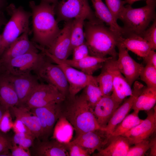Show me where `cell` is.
<instances>
[{
    "label": "cell",
    "instance_id": "1",
    "mask_svg": "<svg viewBox=\"0 0 156 156\" xmlns=\"http://www.w3.org/2000/svg\"><path fill=\"white\" fill-rule=\"evenodd\" d=\"M55 5L46 0L36 5L29 2L31 10L33 36L31 41L46 49L52 44L61 29L55 18Z\"/></svg>",
    "mask_w": 156,
    "mask_h": 156
},
{
    "label": "cell",
    "instance_id": "2",
    "mask_svg": "<svg viewBox=\"0 0 156 156\" xmlns=\"http://www.w3.org/2000/svg\"><path fill=\"white\" fill-rule=\"evenodd\" d=\"M84 31L89 55L100 57L109 55L116 58V47L121 36L99 20L84 22Z\"/></svg>",
    "mask_w": 156,
    "mask_h": 156
},
{
    "label": "cell",
    "instance_id": "3",
    "mask_svg": "<svg viewBox=\"0 0 156 156\" xmlns=\"http://www.w3.org/2000/svg\"><path fill=\"white\" fill-rule=\"evenodd\" d=\"M68 101L62 115L73 127L76 136L82 133L97 129L104 130L99 125L83 94L72 98Z\"/></svg>",
    "mask_w": 156,
    "mask_h": 156
},
{
    "label": "cell",
    "instance_id": "4",
    "mask_svg": "<svg viewBox=\"0 0 156 156\" xmlns=\"http://www.w3.org/2000/svg\"><path fill=\"white\" fill-rule=\"evenodd\" d=\"M146 2L145 6L140 8H133L130 5L125 6L119 19L124 24L123 36L129 34L140 36L156 19V0Z\"/></svg>",
    "mask_w": 156,
    "mask_h": 156
},
{
    "label": "cell",
    "instance_id": "5",
    "mask_svg": "<svg viewBox=\"0 0 156 156\" xmlns=\"http://www.w3.org/2000/svg\"><path fill=\"white\" fill-rule=\"evenodd\" d=\"M5 11L10 18L5 25L1 34L0 57L5 49L23 33L29 29V21L31 12L22 6L16 7L13 3L8 5Z\"/></svg>",
    "mask_w": 156,
    "mask_h": 156
},
{
    "label": "cell",
    "instance_id": "6",
    "mask_svg": "<svg viewBox=\"0 0 156 156\" xmlns=\"http://www.w3.org/2000/svg\"><path fill=\"white\" fill-rule=\"evenodd\" d=\"M47 57L42 51L28 52L0 62V73L16 75L35 73Z\"/></svg>",
    "mask_w": 156,
    "mask_h": 156
},
{
    "label": "cell",
    "instance_id": "7",
    "mask_svg": "<svg viewBox=\"0 0 156 156\" xmlns=\"http://www.w3.org/2000/svg\"><path fill=\"white\" fill-rule=\"evenodd\" d=\"M55 12L58 23L81 17L90 21L99 20L92 10L88 0H62L55 5Z\"/></svg>",
    "mask_w": 156,
    "mask_h": 156
},
{
    "label": "cell",
    "instance_id": "8",
    "mask_svg": "<svg viewBox=\"0 0 156 156\" xmlns=\"http://www.w3.org/2000/svg\"><path fill=\"white\" fill-rule=\"evenodd\" d=\"M56 64H53L47 56L35 73L39 80L55 86L66 98L68 96V84L63 70Z\"/></svg>",
    "mask_w": 156,
    "mask_h": 156
},
{
    "label": "cell",
    "instance_id": "9",
    "mask_svg": "<svg viewBox=\"0 0 156 156\" xmlns=\"http://www.w3.org/2000/svg\"><path fill=\"white\" fill-rule=\"evenodd\" d=\"M66 97L55 86L39 83L29 97L25 106L29 109L55 103H62Z\"/></svg>",
    "mask_w": 156,
    "mask_h": 156
},
{
    "label": "cell",
    "instance_id": "10",
    "mask_svg": "<svg viewBox=\"0 0 156 156\" xmlns=\"http://www.w3.org/2000/svg\"><path fill=\"white\" fill-rule=\"evenodd\" d=\"M62 103H55L30 109L40 120L42 132L40 140H48L52 136L55 125L62 114Z\"/></svg>",
    "mask_w": 156,
    "mask_h": 156
},
{
    "label": "cell",
    "instance_id": "11",
    "mask_svg": "<svg viewBox=\"0 0 156 156\" xmlns=\"http://www.w3.org/2000/svg\"><path fill=\"white\" fill-rule=\"evenodd\" d=\"M117 47L118 50V58L116 60L118 68L131 86L139 78L144 66L132 58L128 50L119 42Z\"/></svg>",
    "mask_w": 156,
    "mask_h": 156
},
{
    "label": "cell",
    "instance_id": "12",
    "mask_svg": "<svg viewBox=\"0 0 156 156\" xmlns=\"http://www.w3.org/2000/svg\"><path fill=\"white\" fill-rule=\"evenodd\" d=\"M147 116L140 124L122 135L128 140L130 145L142 140L148 139L156 129V106L147 111Z\"/></svg>",
    "mask_w": 156,
    "mask_h": 156
},
{
    "label": "cell",
    "instance_id": "13",
    "mask_svg": "<svg viewBox=\"0 0 156 156\" xmlns=\"http://www.w3.org/2000/svg\"><path fill=\"white\" fill-rule=\"evenodd\" d=\"M42 51L51 60L56 64H62L77 68L84 73L92 75L93 73L101 68L103 63L109 59V57H100L88 55L78 60L66 59L59 60L50 54L45 49Z\"/></svg>",
    "mask_w": 156,
    "mask_h": 156
},
{
    "label": "cell",
    "instance_id": "14",
    "mask_svg": "<svg viewBox=\"0 0 156 156\" xmlns=\"http://www.w3.org/2000/svg\"><path fill=\"white\" fill-rule=\"evenodd\" d=\"M73 19L65 21L63 28L47 51L56 58L67 59L72 53L70 34Z\"/></svg>",
    "mask_w": 156,
    "mask_h": 156
},
{
    "label": "cell",
    "instance_id": "15",
    "mask_svg": "<svg viewBox=\"0 0 156 156\" xmlns=\"http://www.w3.org/2000/svg\"><path fill=\"white\" fill-rule=\"evenodd\" d=\"M110 137L104 130L97 129L79 135L70 142L81 146L90 155L96 150L99 151L103 148Z\"/></svg>",
    "mask_w": 156,
    "mask_h": 156
},
{
    "label": "cell",
    "instance_id": "16",
    "mask_svg": "<svg viewBox=\"0 0 156 156\" xmlns=\"http://www.w3.org/2000/svg\"><path fill=\"white\" fill-rule=\"evenodd\" d=\"M4 73L12 83L17 94L19 100L17 106H25L31 93L39 83L38 77L31 73L19 75Z\"/></svg>",
    "mask_w": 156,
    "mask_h": 156
},
{
    "label": "cell",
    "instance_id": "17",
    "mask_svg": "<svg viewBox=\"0 0 156 156\" xmlns=\"http://www.w3.org/2000/svg\"><path fill=\"white\" fill-rule=\"evenodd\" d=\"M144 86L138 81L134 82L132 95L125 100L123 103L116 109L105 128L104 130L108 135L111 136L116 127L127 115L131 109L135 100L141 93Z\"/></svg>",
    "mask_w": 156,
    "mask_h": 156
},
{
    "label": "cell",
    "instance_id": "18",
    "mask_svg": "<svg viewBox=\"0 0 156 156\" xmlns=\"http://www.w3.org/2000/svg\"><path fill=\"white\" fill-rule=\"evenodd\" d=\"M57 64L63 70L68 84L67 97L75 96L94 78L92 75L86 74L72 67L62 64Z\"/></svg>",
    "mask_w": 156,
    "mask_h": 156
},
{
    "label": "cell",
    "instance_id": "19",
    "mask_svg": "<svg viewBox=\"0 0 156 156\" xmlns=\"http://www.w3.org/2000/svg\"><path fill=\"white\" fill-rule=\"evenodd\" d=\"M30 29L23 33L4 50L0 57V62L8 60L30 52H38L34 43L28 36Z\"/></svg>",
    "mask_w": 156,
    "mask_h": 156
},
{
    "label": "cell",
    "instance_id": "20",
    "mask_svg": "<svg viewBox=\"0 0 156 156\" xmlns=\"http://www.w3.org/2000/svg\"><path fill=\"white\" fill-rule=\"evenodd\" d=\"M120 105L111 95L103 96L94 107L93 114L99 125L104 130Z\"/></svg>",
    "mask_w": 156,
    "mask_h": 156
},
{
    "label": "cell",
    "instance_id": "21",
    "mask_svg": "<svg viewBox=\"0 0 156 156\" xmlns=\"http://www.w3.org/2000/svg\"><path fill=\"white\" fill-rule=\"evenodd\" d=\"M12 115L21 120L31 132L35 139L40 140L42 129L38 118L25 106H14L9 109Z\"/></svg>",
    "mask_w": 156,
    "mask_h": 156
},
{
    "label": "cell",
    "instance_id": "22",
    "mask_svg": "<svg viewBox=\"0 0 156 156\" xmlns=\"http://www.w3.org/2000/svg\"><path fill=\"white\" fill-rule=\"evenodd\" d=\"M34 144L32 155L35 156H69L66 144L52 139L51 140H38Z\"/></svg>",
    "mask_w": 156,
    "mask_h": 156
},
{
    "label": "cell",
    "instance_id": "23",
    "mask_svg": "<svg viewBox=\"0 0 156 156\" xmlns=\"http://www.w3.org/2000/svg\"><path fill=\"white\" fill-rule=\"evenodd\" d=\"M115 59L113 67L112 97L120 104L128 96L132 94L133 90L125 77L119 70Z\"/></svg>",
    "mask_w": 156,
    "mask_h": 156
},
{
    "label": "cell",
    "instance_id": "24",
    "mask_svg": "<svg viewBox=\"0 0 156 156\" xmlns=\"http://www.w3.org/2000/svg\"><path fill=\"white\" fill-rule=\"evenodd\" d=\"M0 104L6 110L19 104L18 97L13 84L6 74L0 73Z\"/></svg>",
    "mask_w": 156,
    "mask_h": 156
},
{
    "label": "cell",
    "instance_id": "25",
    "mask_svg": "<svg viewBox=\"0 0 156 156\" xmlns=\"http://www.w3.org/2000/svg\"><path fill=\"white\" fill-rule=\"evenodd\" d=\"M108 145L98 152L96 156H126L130 146L128 139L122 135L111 136Z\"/></svg>",
    "mask_w": 156,
    "mask_h": 156
},
{
    "label": "cell",
    "instance_id": "26",
    "mask_svg": "<svg viewBox=\"0 0 156 156\" xmlns=\"http://www.w3.org/2000/svg\"><path fill=\"white\" fill-rule=\"evenodd\" d=\"M119 42L127 50L143 58L151 50L147 42L139 35H126L121 37Z\"/></svg>",
    "mask_w": 156,
    "mask_h": 156
},
{
    "label": "cell",
    "instance_id": "27",
    "mask_svg": "<svg viewBox=\"0 0 156 156\" xmlns=\"http://www.w3.org/2000/svg\"><path fill=\"white\" fill-rule=\"evenodd\" d=\"M95 10L96 17L105 23L110 28L120 36L124 34L122 27L117 23L112 13L102 0H91Z\"/></svg>",
    "mask_w": 156,
    "mask_h": 156
},
{
    "label": "cell",
    "instance_id": "28",
    "mask_svg": "<svg viewBox=\"0 0 156 156\" xmlns=\"http://www.w3.org/2000/svg\"><path fill=\"white\" fill-rule=\"evenodd\" d=\"M116 58L112 57L105 61L101 68L100 74L95 76L103 96L111 95L113 89V67Z\"/></svg>",
    "mask_w": 156,
    "mask_h": 156
},
{
    "label": "cell",
    "instance_id": "29",
    "mask_svg": "<svg viewBox=\"0 0 156 156\" xmlns=\"http://www.w3.org/2000/svg\"><path fill=\"white\" fill-rule=\"evenodd\" d=\"M74 131L72 125L62 114L55 125L51 138L67 144L70 141Z\"/></svg>",
    "mask_w": 156,
    "mask_h": 156
},
{
    "label": "cell",
    "instance_id": "30",
    "mask_svg": "<svg viewBox=\"0 0 156 156\" xmlns=\"http://www.w3.org/2000/svg\"><path fill=\"white\" fill-rule=\"evenodd\" d=\"M156 102V88L144 86L135 100L131 109L133 111H148L153 108Z\"/></svg>",
    "mask_w": 156,
    "mask_h": 156
},
{
    "label": "cell",
    "instance_id": "31",
    "mask_svg": "<svg viewBox=\"0 0 156 156\" xmlns=\"http://www.w3.org/2000/svg\"><path fill=\"white\" fill-rule=\"evenodd\" d=\"M139 111H134L127 115L114 129L111 136L122 135L140 123L143 120L139 117Z\"/></svg>",
    "mask_w": 156,
    "mask_h": 156
},
{
    "label": "cell",
    "instance_id": "32",
    "mask_svg": "<svg viewBox=\"0 0 156 156\" xmlns=\"http://www.w3.org/2000/svg\"><path fill=\"white\" fill-rule=\"evenodd\" d=\"M86 19V18L83 17L73 19L70 34L71 47L72 51L75 48L85 42L84 25Z\"/></svg>",
    "mask_w": 156,
    "mask_h": 156
},
{
    "label": "cell",
    "instance_id": "33",
    "mask_svg": "<svg viewBox=\"0 0 156 156\" xmlns=\"http://www.w3.org/2000/svg\"><path fill=\"white\" fill-rule=\"evenodd\" d=\"M82 93L92 109L103 96L95 77L83 89Z\"/></svg>",
    "mask_w": 156,
    "mask_h": 156
},
{
    "label": "cell",
    "instance_id": "34",
    "mask_svg": "<svg viewBox=\"0 0 156 156\" xmlns=\"http://www.w3.org/2000/svg\"><path fill=\"white\" fill-rule=\"evenodd\" d=\"M139 77L147 87L156 88V68L153 66L146 64L143 67Z\"/></svg>",
    "mask_w": 156,
    "mask_h": 156
},
{
    "label": "cell",
    "instance_id": "35",
    "mask_svg": "<svg viewBox=\"0 0 156 156\" xmlns=\"http://www.w3.org/2000/svg\"><path fill=\"white\" fill-rule=\"evenodd\" d=\"M35 139L32 135L25 133H15L11 138L12 144L17 145L27 150H29L33 146Z\"/></svg>",
    "mask_w": 156,
    "mask_h": 156
},
{
    "label": "cell",
    "instance_id": "36",
    "mask_svg": "<svg viewBox=\"0 0 156 156\" xmlns=\"http://www.w3.org/2000/svg\"><path fill=\"white\" fill-rule=\"evenodd\" d=\"M149 140L148 139L138 142L130 147L126 156H144L148 150L149 149Z\"/></svg>",
    "mask_w": 156,
    "mask_h": 156
},
{
    "label": "cell",
    "instance_id": "37",
    "mask_svg": "<svg viewBox=\"0 0 156 156\" xmlns=\"http://www.w3.org/2000/svg\"><path fill=\"white\" fill-rule=\"evenodd\" d=\"M149 44L151 50L156 49V20L155 19L150 27L140 35Z\"/></svg>",
    "mask_w": 156,
    "mask_h": 156
},
{
    "label": "cell",
    "instance_id": "38",
    "mask_svg": "<svg viewBox=\"0 0 156 156\" xmlns=\"http://www.w3.org/2000/svg\"><path fill=\"white\" fill-rule=\"evenodd\" d=\"M106 5L117 21L125 6L124 1L122 0H105Z\"/></svg>",
    "mask_w": 156,
    "mask_h": 156
},
{
    "label": "cell",
    "instance_id": "39",
    "mask_svg": "<svg viewBox=\"0 0 156 156\" xmlns=\"http://www.w3.org/2000/svg\"><path fill=\"white\" fill-rule=\"evenodd\" d=\"M13 124L10 111L7 109L0 120V131L6 133L12 129Z\"/></svg>",
    "mask_w": 156,
    "mask_h": 156
},
{
    "label": "cell",
    "instance_id": "40",
    "mask_svg": "<svg viewBox=\"0 0 156 156\" xmlns=\"http://www.w3.org/2000/svg\"><path fill=\"white\" fill-rule=\"evenodd\" d=\"M70 156H89L90 155L86 150L79 145L70 141L66 144Z\"/></svg>",
    "mask_w": 156,
    "mask_h": 156
},
{
    "label": "cell",
    "instance_id": "41",
    "mask_svg": "<svg viewBox=\"0 0 156 156\" xmlns=\"http://www.w3.org/2000/svg\"><path fill=\"white\" fill-rule=\"evenodd\" d=\"M73 60H78L83 59L89 55L88 47L85 42L75 48L73 50Z\"/></svg>",
    "mask_w": 156,
    "mask_h": 156
},
{
    "label": "cell",
    "instance_id": "42",
    "mask_svg": "<svg viewBox=\"0 0 156 156\" xmlns=\"http://www.w3.org/2000/svg\"><path fill=\"white\" fill-rule=\"evenodd\" d=\"M12 129L15 133H25L33 135L30 130L21 120L18 119L16 118L13 122Z\"/></svg>",
    "mask_w": 156,
    "mask_h": 156
},
{
    "label": "cell",
    "instance_id": "43",
    "mask_svg": "<svg viewBox=\"0 0 156 156\" xmlns=\"http://www.w3.org/2000/svg\"><path fill=\"white\" fill-rule=\"evenodd\" d=\"M10 150L11 156H30L31 155L29 150L25 149L15 144H12Z\"/></svg>",
    "mask_w": 156,
    "mask_h": 156
},
{
    "label": "cell",
    "instance_id": "44",
    "mask_svg": "<svg viewBox=\"0 0 156 156\" xmlns=\"http://www.w3.org/2000/svg\"><path fill=\"white\" fill-rule=\"evenodd\" d=\"M12 144L11 138L0 131V153L10 150Z\"/></svg>",
    "mask_w": 156,
    "mask_h": 156
},
{
    "label": "cell",
    "instance_id": "45",
    "mask_svg": "<svg viewBox=\"0 0 156 156\" xmlns=\"http://www.w3.org/2000/svg\"><path fill=\"white\" fill-rule=\"evenodd\" d=\"M143 59L146 64L151 65L156 68V53L155 51L151 50Z\"/></svg>",
    "mask_w": 156,
    "mask_h": 156
},
{
    "label": "cell",
    "instance_id": "46",
    "mask_svg": "<svg viewBox=\"0 0 156 156\" xmlns=\"http://www.w3.org/2000/svg\"><path fill=\"white\" fill-rule=\"evenodd\" d=\"M149 149H150L149 156H156V137H154L150 141L149 143Z\"/></svg>",
    "mask_w": 156,
    "mask_h": 156
},
{
    "label": "cell",
    "instance_id": "47",
    "mask_svg": "<svg viewBox=\"0 0 156 156\" xmlns=\"http://www.w3.org/2000/svg\"><path fill=\"white\" fill-rule=\"evenodd\" d=\"M8 21L4 12H0V29L2 26L5 25Z\"/></svg>",
    "mask_w": 156,
    "mask_h": 156
},
{
    "label": "cell",
    "instance_id": "48",
    "mask_svg": "<svg viewBox=\"0 0 156 156\" xmlns=\"http://www.w3.org/2000/svg\"><path fill=\"white\" fill-rule=\"evenodd\" d=\"M8 0H0V12H4L8 5Z\"/></svg>",
    "mask_w": 156,
    "mask_h": 156
},
{
    "label": "cell",
    "instance_id": "49",
    "mask_svg": "<svg viewBox=\"0 0 156 156\" xmlns=\"http://www.w3.org/2000/svg\"><path fill=\"white\" fill-rule=\"evenodd\" d=\"M10 150H6L0 153V156H11Z\"/></svg>",
    "mask_w": 156,
    "mask_h": 156
},
{
    "label": "cell",
    "instance_id": "50",
    "mask_svg": "<svg viewBox=\"0 0 156 156\" xmlns=\"http://www.w3.org/2000/svg\"><path fill=\"white\" fill-rule=\"evenodd\" d=\"M6 110L0 104V120Z\"/></svg>",
    "mask_w": 156,
    "mask_h": 156
},
{
    "label": "cell",
    "instance_id": "51",
    "mask_svg": "<svg viewBox=\"0 0 156 156\" xmlns=\"http://www.w3.org/2000/svg\"><path fill=\"white\" fill-rule=\"evenodd\" d=\"M140 0H125L124 1V2L125 3H127L129 4V5H131L133 4L134 2ZM146 1L147 0H144Z\"/></svg>",
    "mask_w": 156,
    "mask_h": 156
},
{
    "label": "cell",
    "instance_id": "52",
    "mask_svg": "<svg viewBox=\"0 0 156 156\" xmlns=\"http://www.w3.org/2000/svg\"><path fill=\"white\" fill-rule=\"evenodd\" d=\"M51 4L56 5L58 2V0H46Z\"/></svg>",
    "mask_w": 156,
    "mask_h": 156
},
{
    "label": "cell",
    "instance_id": "53",
    "mask_svg": "<svg viewBox=\"0 0 156 156\" xmlns=\"http://www.w3.org/2000/svg\"><path fill=\"white\" fill-rule=\"evenodd\" d=\"M1 34H0V44H1Z\"/></svg>",
    "mask_w": 156,
    "mask_h": 156
}]
</instances>
